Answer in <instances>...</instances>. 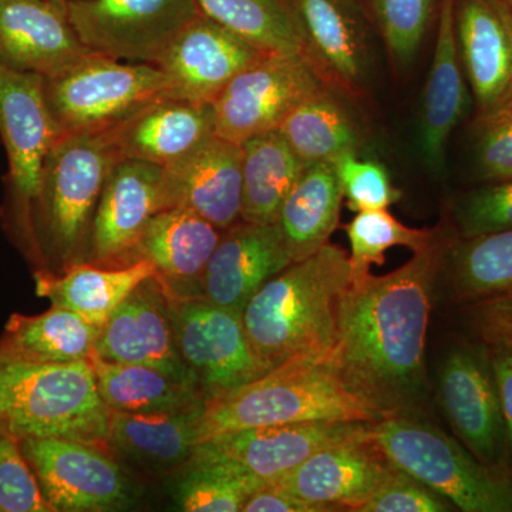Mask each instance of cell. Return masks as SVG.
<instances>
[{
	"label": "cell",
	"mask_w": 512,
	"mask_h": 512,
	"mask_svg": "<svg viewBox=\"0 0 512 512\" xmlns=\"http://www.w3.org/2000/svg\"><path fill=\"white\" fill-rule=\"evenodd\" d=\"M390 274L352 278L335 357L350 382L390 414L409 413L426 376V339L443 244Z\"/></svg>",
	"instance_id": "1"
},
{
	"label": "cell",
	"mask_w": 512,
	"mask_h": 512,
	"mask_svg": "<svg viewBox=\"0 0 512 512\" xmlns=\"http://www.w3.org/2000/svg\"><path fill=\"white\" fill-rule=\"evenodd\" d=\"M350 285L349 254L330 242L272 276L242 313L262 365L271 370L295 356L332 353Z\"/></svg>",
	"instance_id": "2"
},
{
	"label": "cell",
	"mask_w": 512,
	"mask_h": 512,
	"mask_svg": "<svg viewBox=\"0 0 512 512\" xmlns=\"http://www.w3.org/2000/svg\"><path fill=\"white\" fill-rule=\"evenodd\" d=\"M333 352L292 357L205 404L195 424L197 444L248 427L306 421L373 423L390 416L350 382Z\"/></svg>",
	"instance_id": "3"
},
{
	"label": "cell",
	"mask_w": 512,
	"mask_h": 512,
	"mask_svg": "<svg viewBox=\"0 0 512 512\" xmlns=\"http://www.w3.org/2000/svg\"><path fill=\"white\" fill-rule=\"evenodd\" d=\"M111 416L90 359L35 363L0 355V431L109 448Z\"/></svg>",
	"instance_id": "4"
},
{
	"label": "cell",
	"mask_w": 512,
	"mask_h": 512,
	"mask_svg": "<svg viewBox=\"0 0 512 512\" xmlns=\"http://www.w3.org/2000/svg\"><path fill=\"white\" fill-rule=\"evenodd\" d=\"M121 158L109 130L66 134L50 148L30 215L42 244L66 268L90 241L101 192Z\"/></svg>",
	"instance_id": "5"
},
{
	"label": "cell",
	"mask_w": 512,
	"mask_h": 512,
	"mask_svg": "<svg viewBox=\"0 0 512 512\" xmlns=\"http://www.w3.org/2000/svg\"><path fill=\"white\" fill-rule=\"evenodd\" d=\"M390 463L466 512H512V476L478 461L437 427L396 413L370 424Z\"/></svg>",
	"instance_id": "6"
},
{
	"label": "cell",
	"mask_w": 512,
	"mask_h": 512,
	"mask_svg": "<svg viewBox=\"0 0 512 512\" xmlns=\"http://www.w3.org/2000/svg\"><path fill=\"white\" fill-rule=\"evenodd\" d=\"M47 103L60 136L116 127L151 101L167 97L163 72L150 63H130L90 53L45 79Z\"/></svg>",
	"instance_id": "7"
},
{
	"label": "cell",
	"mask_w": 512,
	"mask_h": 512,
	"mask_svg": "<svg viewBox=\"0 0 512 512\" xmlns=\"http://www.w3.org/2000/svg\"><path fill=\"white\" fill-rule=\"evenodd\" d=\"M175 342L205 404L269 372L255 355L242 315L201 296L171 298Z\"/></svg>",
	"instance_id": "8"
},
{
	"label": "cell",
	"mask_w": 512,
	"mask_h": 512,
	"mask_svg": "<svg viewBox=\"0 0 512 512\" xmlns=\"http://www.w3.org/2000/svg\"><path fill=\"white\" fill-rule=\"evenodd\" d=\"M325 87L305 57L264 53L214 101L215 136L242 144L278 130L303 100Z\"/></svg>",
	"instance_id": "9"
},
{
	"label": "cell",
	"mask_w": 512,
	"mask_h": 512,
	"mask_svg": "<svg viewBox=\"0 0 512 512\" xmlns=\"http://www.w3.org/2000/svg\"><path fill=\"white\" fill-rule=\"evenodd\" d=\"M66 6L87 49L130 63H156L201 15L195 0H66Z\"/></svg>",
	"instance_id": "10"
},
{
	"label": "cell",
	"mask_w": 512,
	"mask_h": 512,
	"mask_svg": "<svg viewBox=\"0 0 512 512\" xmlns=\"http://www.w3.org/2000/svg\"><path fill=\"white\" fill-rule=\"evenodd\" d=\"M369 426L362 421H306L248 427L201 441L191 458L218 461L272 484L320 448L360 436Z\"/></svg>",
	"instance_id": "11"
},
{
	"label": "cell",
	"mask_w": 512,
	"mask_h": 512,
	"mask_svg": "<svg viewBox=\"0 0 512 512\" xmlns=\"http://www.w3.org/2000/svg\"><path fill=\"white\" fill-rule=\"evenodd\" d=\"M439 394L461 444L485 466L504 471L507 430L487 345L451 350L441 366Z\"/></svg>",
	"instance_id": "12"
},
{
	"label": "cell",
	"mask_w": 512,
	"mask_h": 512,
	"mask_svg": "<svg viewBox=\"0 0 512 512\" xmlns=\"http://www.w3.org/2000/svg\"><path fill=\"white\" fill-rule=\"evenodd\" d=\"M60 137L39 74L0 63V138L8 157V183L22 220L29 221L50 148Z\"/></svg>",
	"instance_id": "13"
},
{
	"label": "cell",
	"mask_w": 512,
	"mask_h": 512,
	"mask_svg": "<svg viewBox=\"0 0 512 512\" xmlns=\"http://www.w3.org/2000/svg\"><path fill=\"white\" fill-rule=\"evenodd\" d=\"M19 444L53 510L109 511L126 504V480L106 448L66 439Z\"/></svg>",
	"instance_id": "14"
},
{
	"label": "cell",
	"mask_w": 512,
	"mask_h": 512,
	"mask_svg": "<svg viewBox=\"0 0 512 512\" xmlns=\"http://www.w3.org/2000/svg\"><path fill=\"white\" fill-rule=\"evenodd\" d=\"M308 47V62L326 87L363 99L372 72L367 13L360 0H291Z\"/></svg>",
	"instance_id": "15"
},
{
	"label": "cell",
	"mask_w": 512,
	"mask_h": 512,
	"mask_svg": "<svg viewBox=\"0 0 512 512\" xmlns=\"http://www.w3.org/2000/svg\"><path fill=\"white\" fill-rule=\"evenodd\" d=\"M454 12L473 120L512 109V9L503 0H456Z\"/></svg>",
	"instance_id": "16"
},
{
	"label": "cell",
	"mask_w": 512,
	"mask_h": 512,
	"mask_svg": "<svg viewBox=\"0 0 512 512\" xmlns=\"http://www.w3.org/2000/svg\"><path fill=\"white\" fill-rule=\"evenodd\" d=\"M264 52L204 15L188 23L154 66L167 80V97L214 104L239 72Z\"/></svg>",
	"instance_id": "17"
},
{
	"label": "cell",
	"mask_w": 512,
	"mask_h": 512,
	"mask_svg": "<svg viewBox=\"0 0 512 512\" xmlns=\"http://www.w3.org/2000/svg\"><path fill=\"white\" fill-rule=\"evenodd\" d=\"M94 353L107 362L156 367L198 390L178 352L170 296L158 276L137 286L101 326Z\"/></svg>",
	"instance_id": "18"
},
{
	"label": "cell",
	"mask_w": 512,
	"mask_h": 512,
	"mask_svg": "<svg viewBox=\"0 0 512 512\" xmlns=\"http://www.w3.org/2000/svg\"><path fill=\"white\" fill-rule=\"evenodd\" d=\"M163 167L121 158L107 178L90 234L96 264L130 265L148 222L161 207Z\"/></svg>",
	"instance_id": "19"
},
{
	"label": "cell",
	"mask_w": 512,
	"mask_h": 512,
	"mask_svg": "<svg viewBox=\"0 0 512 512\" xmlns=\"http://www.w3.org/2000/svg\"><path fill=\"white\" fill-rule=\"evenodd\" d=\"M90 53L66 0H0V63L10 69L47 79Z\"/></svg>",
	"instance_id": "20"
},
{
	"label": "cell",
	"mask_w": 512,
	"mask_h": 512,
	"mask_svg": "<svg viewBox=\"0 0 512 512\" xmlns=\"http://www.w3.org/2000/svg\"><path fill=\"white\" fill-rule=\"evenodd\" d=\"M242 146L214 136L163 168L161 207L185 208L225 231L241 221Z\"/></svg>",
	"instance_id": "21"
},
{
	"label": "cell",
	"mask_w": 512,
	"mask_h": 512,
	"mask_svg": "<svg viewBox=\"0 0 512 512\" xmlns=\"http://www.w3.org/2000/svg\"><path fill=\"white\" fill-rule=\"evenodd\" d=\"M372 424V423H370ZM393 464L366 433L320 448L275 485L312 504L357 511Z\"/></svg>",
	"instance_id": "22"
},
{
	"label": "cell",
	"mask_w": 512,
	"mask_h": 512,
	"mask_svg": "<svg viewBox=\"0 0 512 512\" xmlns=\"http://www.w3.org/2000/svg\"><path fill=\"white\" fill-rule=\"evenodd\" d=\"M292 264L275 224L238 221L222 231L200 281V296L242 315L248 302Z\"/></svg>",
	"instance_id": "23"
},
{
	"label": "cell",
	"mask_w": 512,
	"mask_h": 512,
	"mask_svg": "<svg viewBox=\"0 0 512 512\" xmlns=\"http://www.w3.org/2000/svg\"><path fill=\"white\" fill-rule=\"evenodd\" d=\"M456 0H440L436 46L420 113V150L431 173L443 174L451 134L473 107L456 33Z\"/></svg>",
	"instance_id": "24"
},
{
	"label": "cell",
	"mask_w": 512,
	"mask_h": 512,
	"mask_svg": "<svg viewBox=\"0 0 512 512\" xmlns=\"http://www.w3.org/2000/svg\"><path fill=\"white\" fill-rule=\"evenodd\" d=\"M109 131L121 157L170 167L215 136L214 106L160 97Z\"/></svg>",
	"instance_id": "25"
},
{
	"label": "cell",
	"mask_w": 512,
	"mask_h": 512,
	"mask_svg": "<svg viewBox=\"0 0 512 512\" xmlns=\"http://www.w3.org/2000/svg\"><path fill=\"white\" fill-rule=\"evenodd\" d=\"M217 227L185 208L158 211L148 222L131 262L147 259L171 298L200 295V281L220 242Z\"/></svg>",
	"instance_id": "26"
},
{
	"label": "cell",
	"mask_w": 512,
	"mask_h": 512,
	"mask_svg": "<svg viewBox=\"0 0 512 512\" xmlns=\"http://www.w3.org/2000/svg\"><path fill=\"white\" fill-rule=\"evenodd\" d=\"M156 276V266L147 259L117 268L76 262L63 275L37 272L36 292L53 306L70 309L101 328L137 286Z\"/></svg>",
	"instance_id": "27"
},
{
	"label": "cell",
	"mask_w": 512,
	"mask_h": 512,
	"mask_svg": "<svg viewBox=\"0 0 512 512\" xmlns=\"http://www.w3.org/2000/svg\"><path fill=\"white\" fill-rule=\"evenodd\" d=\"M342 202L335 165H306L275 222L292 262L303 261L329 244L339 227Z\"/></svg>",
	"instance_id": "28"
},
{
	"label": "cell",
	"mask_w": 512,
	"mask_h": 512,
	"mask_svg": "<svg viewBox=\"0 0 512 512\" xmlns=\"http://www.w3.org/2000/svg\"><path fill=\"white\" fill-rule=\"evenodd\" d=\"M202 412L113 413L109 448L156 473L187 466L197 446L195 424Z\"/></svg>",
	"instance_id": "29"
},
{
	"label": "cell",
	"mask_w": 512,
	"mask_h": 512,
	"mask_svg": "<svg viewBox=\"0 0 512 512\" xmlns=\"http://www.w3.org/2000/svg\"><path fill=\"white\" fill-rule=\"evenodd\" d=\"M100 329L62 306L36 316L13 313L0 338V355L35 363L87 360Z\"/></svg>",
	"instance_id": "30"
},
{
	"label": "cell",
	"mask_w": 512,
	"mask_h": 512,
	"mask_svg": "<svg viewBox=\"0 0 512 512\" xmlns=\"http://www.w3.org/2000/svg\"><path fill=\"white\" fill-rule=\"evenodd\" d=\"M97 386L113 413H180L205 409L200 390L178 382L156 367L107 362L90 356Z\"/></svg>",
	"instance_id": "31"
},
{
	"label": "cell",
	"mask_w": 512,
	"mask_h": 512,
	"mask_svg": "<svg viewBox=\"0 0 512 512\" xmlns=\"http://www.w3.org/2000/svg\"><path fill=\"white\" fill-rule=\"evenodd\" d=\"M343 99L329 87H322L303 100L278 127L303 164L333 163L359 151V126Z\"/></svg>",
	"instance_id": "32"
},
{
	"label": "cell",
	"mask_w": 512,
	"mask_h": 512,
	"mask_svg": "<svg viewBox=\"0 0 512 512\" xmlns=\"http://www.w3.org/2000/svg\"><path fill=\"white\" fill-rule=\"evenodd\" d=\"M242 146L241 221L275 224L282 204L306 165L278 130L249 138Z\"/></svg>",
	"instance_id": "33"
},
{
	"label": "cell",
	"mask_w": 512,
	"mask_h": 512,
	"mask_svg": "<svg viewBox=\"0 0 512 512\" xmlns=\"http://www.w3.org/2000/svg\"><path fill=\"white\" fill-rule=\"evenodd\" d=\"M201 15L264 53L308 60V47L291 0H195ZM309 63V62H308Z\"/></svg>",
	"instance_id": "34"
},
{
	"label": "cell",
	"mask_w": 512,
	"mask_h": 512,
	"mask_svg": "<svg viewBox=\"0 0 512 512\" xmlns=\"http://www.w3.org/2000/svg\"><path fill=\"white\" fill-rule=\"evenodd\" d=\"M454 295L473 303L512 292V229L458 238L450 249Z\"/></svg>",
	"instance_id": "35"
},
{
	"label": "cell",
	"mask_w": 512,
	"mask_h": 512,
	"mask_svg": "<svg viewBox=\"0 0 512 512\" xmlns=\"http://www.w3.org/2000/svg\"><path fill=\"white\" fill-rule=\"evenodd\" d=\"M343 229L349 239L353 279L370 274L372 265H384L389 249L404 247L419 252L439 241L431 229L406 227L387 210L357 212Z\"/></svg>",
	"instance_id": "36"
},
{
	"label": "cell",
	"mask_w": 512,
	"mask_h": 512,
	"mask_svg": "<svg viewBox=\"0 0 512 512\" xmlns=\"http://www.w3.org/2000/svg\"><path fill=\"white\" fill-rule=\"evenodd\" d=\"M264 485L227 464L191 458L175 497L187 512H237Z\"/></svg>",
	"instance_id": "37"
},
{
	"label": "cell",
	"mask_w": 512,
	"mask_h": 512,
	"mask_svg": "<svg viewBox=\"0 0 512 512\" xmlns=\"http://www.w3.org/2000/svg\"><path fill=\"white\" fill-rule=\"evenodd\" d=\"M372 16L397 70L413 63L430 26L436 0H360Z\"/></svg>",
	"instance_id": "38"
},
{
	"label": "cell",
	"mask_w": 512,
	"mask_h": 512,
	"mask_svg": "<svg viewBox=\"0 0 512 512\" xmlns=\"http://www.w3.org/2000/svg\"><path fill=\"white\" fill-rule=\"evenodd\" d=\"M458 238L512 229V180L484 183L457 202Z\"/></svg>",
	"instance_id": "39"
},
{
	"label": "cell",
	"mask_w": 512,
	"mask_h": 512,
	"mask_svg": "<svg viewBox=\"0 0 512 512\" xmlns=\"http://www.w3.org/2000/svg\"><path fill=\"white\" fill-rule=\"evenodd\" d=\"M338 173L343 200L350 211L387 210L400 200V191L393 187L383 165L363 161L357 154H346L333 161Z\"/></svg>",
	"instance_id": "40"
},
{
	"label": "cell",
	"mask_w": 512,
	"mask_h": 512,
	"mask_svg": "<svg viewBox=\"0 0 512 512\" xmlns=\"http://www.w3.org/2000/svg\"><path fill=\"white\" fill-rule=\"evenodd\" d=\"M0 512H55L18 440L0 431Z\"/></svg>",
	"instance_id": "41"
},
{
	"label": "cell",
	"mask_w": 512,
	"mask_h": 512,
	"mask_svg": "<svg viewBox=\"0 0 512 512\" xmlns=\"http://www.w3.org/2000/svg\"><path fill=\"white\" fill-rule=\"evenodd\" d=\"M471 133L478 180H512V109L471 120Z\"/></svg>",
	"instance_id": "42"
},
{
	"label": "cell",
	"mask_w": 512,
	"mask_h": 512,
	"mask_svg": "<svg viewBox=\"0 0 512 512\" xmlns=\"http://www.w3.org/2000/svg\"><path fill=\"white\" fill-rule=\"evenodd\" d=\"M451 505L427 485L392 466L357 512H446L451 511Z\"/></svg>",
	"instance_id": "43"
},
{
	"label": "cell",
	"mask_w": 512,
	"mask_h": 512,
	"mask_svg": "<svg viewBox=\"0 0 512 512\" xmlns=\"http://www.w3.org/2000/svg\"><path fill=\"white\" fill-rule=\"evenodd\" d=\"M467 313L484 345L512 342V292L468 303Z\"/></svg>",
	"instance_id": "44"
},
{
	"label": "cell",
	"mask_w": 512,
	"mask_h": 512,
	"mask_svg": "<svg viewBox=\"0 0 512 512\" xmlns=\"http://www.w3.org/2000/svg\"><path fill=\"white\" fill-rule=\"evenodd\" d=\"M244 512H325V505L309 503L275 484H266L256 490L242 507Z\"/></svg>",
	"instance_id": "45"
},
{
	"label": "cell",
	"mask_w": 512,
	"mask_h": 512,
	"mask_svg": "<svg viewBox=\"0 0 512 512\" xmlns=\"http://www.w3.org/2000/svg\"><path fill=\"white\" fill-rule=\"evenodd\" d=\"M503 407L508 451L512 456V342L487 346Z\"/></svg>",
	"instance_id": "46"
},
{
	"label": "cell",
	"mask_w": 512,
	"mask_h": 512,
	"mask_svg": "<svg viewBox=\"0 0 512 512\" xmlns=\"http://www.w3.org/2000/svg\"><path fill=\"white\" fill-rule=\"evenodd\" d=\"M503 2L507 3V5L512 9V0H503Z\"/></svg>",
	"instance_id": "47"
}]
</instances>
